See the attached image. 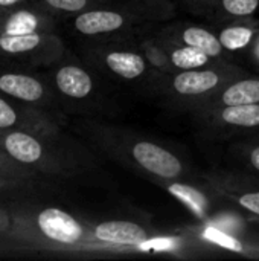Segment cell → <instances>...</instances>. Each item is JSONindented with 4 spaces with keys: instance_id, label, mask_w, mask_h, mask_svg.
<instances>
[{
    "instance_id": "7a4b0ae2",
    "label": "cell",
    "mask_w": 259,
    "mask_h": 261,
    "mask_svg": "<svg viewBox=\"0 0 259 261\" xmlns=\"http://www.w3.org/2000/svg\"><path fill=\"white\" fill-rule=\"evenodd\" d=\"M37 226L46 239L63 246H76L82 242H90V243L107 246L113 252H124L121 248L114 245L98 242L93 236L89 237L85 228L73 216H70L69 213L60 208L43 210L37 217Z\"/></svg>"
},
{
    "instance_id": "cb8c5ba5",
    "label": "cell",
    "mask_w": 259,
    "mask_h": 261,
    "mask_svg": "<svg viewBox=\"0 0 259 261\" xmlns=\"http://www.w3.org/2000/svg\"><path fill=\"white\" fill-rule=\"evenodd\" d=\"M250 58L253 60V63L256 66H259V31L256 37H255V40H253V43H252V46H250Z\"/></svg>"
},
{
    "instance_id": "8fae6325",
    "label": "cell",
    "mask_w": 259,
    "mask_h": 261,
    "mask_svg": "<svg viewBox=\"0 0 259 261\" xmlns=\"http://www.w3.org/2000/svg\"><path fill=\"white\" fill-rule=\"evenodd\" d=\"M174 43L197 47V49L203 50L205 54H208L209 57H212L214 60L223 58L226 54V49L221 46L217 34H214L212 31H209L206 28L195 26V24L180 26V29L176 31Z\"/></svg>"
},
{
    "instance_id": "52a82bcc",
    "label": "cell",
    "mask_w": 259,
    "mask_h": 261,
    "mask_svg": "<svg viewBox=\"0 0 259 261\" xmlns=\"http://www.w3.org/2000/svg\"><path fill=\"white\" fill-rule=\"evenodd\" d=\"M202 116L211 119L218 127L231 128H259V102L218 107Z\"/></svg>"
},
{
    "instance_id": "7c38bea8",
    "label": "cell",
    "mask_w": 259,
    "mask_h": 261,
    "mask_svg": "<svg viewBox=\"0 0 259 261\" xmlns=\"http://www.w3.org/2000/svg\"><path fill=\"white\" fill-rule=\"evenodd\" d=\"M55 83L58 90L75 99L87 98L93 92V80L92 76L79 66L67 64L63 66L55 76Z\"/></svg>"
},
{
    "instance_id": "ffe728a7",
    "label": "cell",
    "mask_w": 259,
    "mask_h": 261,
    "mask_svg": "<svg viewBox=\"0 0 259 261\" xmlns=\"http://www.w3.org/2000/svg\"><path fill=\"white\" fill-rule=\"evenodd\" d=\"M203 237L208 242H211V243H214L217 246H221L223 249L238 252V254H244V255L249 254V249H247V246H244L243 242H240L238 239H235V237H232V236H229V234H226V232H223L220 229H215V228H211V226L205 228Z\"/></svg>"
},
{
    "instance_id": "44dd1931",
    "label": "cell",
    "mask_w": 259,
    "mask_h": 261,
    "mask_svg": "<svg viewBox=\"0 0 259 261\" xmlns=\"http://www.w3.org/2000/svg\"><path fill=\"white\" fill-rule=\"evenodd\" d=\"M44 2L53 9L63 12H75V14L85 11L90 5V0H44Z\"/></svg>"
},
{
    "instance_id": "9a60e30c",
    "label": "cell",
    "mask_w": 259,
    "mask_h": 261,
    "mask_svg": "<svg viewBox=\"0 0 259 261\" xmlns=\"http://www.w3.org/2000/svg\"><path fill=\"white\" fill-rule=\"evenodd\" d=\"M160 43L166 49V54L174 67V72L202 69V67L214 64V58L197 47L179 44V43H172V41H160Z\"/></svg>"
},
{
    "instance_id": "277c9868",
    "label": "cell",
    "mask_w": 259,
    "mask_h": 261,
    "mask_svg": "<svg viewBox=\"0 0 259 261\" xmlns=\"http://www.w3.org/2000/svg\"><path fill=\"white\" fill-rule=\"evenodd\" d=\"M140 21L136 15L125 9H85L78 12L73 20L75 29L89 37L95 35H108L116 32H125L133 28L134 23Z\"/></svg>"
},
{
    "instance_id": "ba28073f",
    "label": "cell",
    "mask_w": 259,
    "mask_h": 261,
    "mask_svg": "<svg viewBox=\"0 0 259 261\" xmlns=\"http://www.w3.org/2000/svg\"><path fill=\"white\" fill-rule=\"evenodd\" d=\"M104 64L116 76L133 81L147 72L150 63L136 50H107L104 54Z\"/></svg>"
},
{
    "instance_id": "4316f807",
    "label": "cell",
    "mask_w": 259,
    "mask_h": 261,
    "mask_svg": "<svg viewBox=\"0 0 259 261\" xmlns=\"http://www.w3.org/2000/svg\"><path fill=\"white\" fill-rule=\"evenodd\" d=\"M0 187H2V184H0Z\"/></svg>"
},
{
    "instance_id": "6da1fadb",
    "label": "cell",
    "mask_w": 259,
    "mask_h": 261,
    "mask_svg": "<svg viewBox=\"0 0 259 261\" xmlns=\"http://www.w3.org/2000/svg\"><path fill=\"white\" fill-rule=\"evenodd\" d=\"M244 72L235 66L212 64L202 69L177 70L171 73L168 80V93L185 99L191 104V109L217 93L229 81L243 76Z\"/></svg>"
},
{
    "instance_id": "d6986e66",
    "label": "cell",
    "mask_w": 259,
    "mask_h": 261,
    "mask_svg": "<svg viewBox=\"0 0 259 261\" xmlns=\"http://www.w3.org/2000/svg\"><path fill=\"white\" fill-rule=\"evenodd\" d=\"M43 41V35L38 32L24 34V35H0V50L6 54H23L37 49Z\"/></svg>"
},
{
    "instance_id": "5bb4252c",
    "label": "cell",
    "mask_w": 259,
    "mask_h": 261,
    "mask_svg": "<svg viewBox=\"0 0 259 261\" xmlns=\"http://www.w3.org/2000/svg\"><path fill=\"white\" fill-rule=\"evenodd\" d=\"M0 90L6 95L27 102H37L44 96L43 84L34 76L21 73L0 75Z\"/></svg>"
},
{
    "instance_id": "ac0fdd59",
    "label": "cell",
    "mask_w": 259,
    "mask_h": 261,
    "mask_svg": "<svg viewBox=\"0 0 259 261\" xmlns=\"http://www.w3.org/2000/svg\"><path fill=\"white\" fill-rule=\"evenodd\" d=\"M41 21L40 17L31 11H18L12 15L8 17V20L3 24V32L8 35H24V34H32L37 32L40 28Z\"/></svg>"
},
{
    "instance_id": "e0dca14e",
    "label": "cell",
    "mask_w": 259,
    "mask_h": 261,
    "mask_svg": "<svg viewBox=\"0 0 259 261\" xmlns=\"http://www.w3.org/2000/svg\"><path fill=\"white\" fill-rule=\"evenodd\" d=\"M208 8L215 20L234 21L252 18L259 9V0H211Z\"/></svg>"
},
{
    "instance_id": "3957f363",
    "label": "cell",
    "mask_w": 259,
    "mask_h": 261,
    "mask_svg": "<svg viewBox=\"0 0 259 261\" xmlns=\"http://www.w3.org/2000/svg\"><path fill=\"white\" fill-rule=\"evenodd\" d=\"M128 153L139 168L162 182L177 180L185 174L183 162L172 151L154 142L137 141L130 147Z\"/></svg>"
},
{
    "instance_id": "7402d4cb",
    "label": "cell",
    "mask_w": 259,
    "mask_h": 261,
    "mask_svg": "<svg viewBox=\"0 0 259 261\" xmlns=\"http://www.w3.org/2000/svg\"><path fill=\"white\" fill-rule=\"evenodd\" d=\"M17 113L15 110L0 98V128H8L17 124Z\"/></svg>"
},
{
    "instance_id": "4fadbf2b",
    "label": "cell",
    "mask_w": 259,
    "mask_h": 261,
    "mask_svg": "<svg viewBox=\"0 0 259 261\" xmlns=\"http://www.w3.org/2000/svg\"><path fill=\"white\" fill-rule=\"evenodd\" d=\"M163 185H165L166 191L172 197H176L179 202H182L197 219L205 220L209 216L211 202H209V197L202 190H198L189 184L179 182V179L163 182Z\"/></svg>"
},
{
    "instance_id": "9c48e42d",
    "label": "cell",
    "mask_w": 259,
    "mask_h": 261,
    "mask_svg": "<svg viewBox=\"0 0 259 261\" xmlns=\"http://www.w3.org/2000/svg\"><path fill=\"white\" fill-rule=\"evenodd\" d=\"M259 31V21L253 18L234 20L232 23L223 26L217 37L226 52H241L250 49Z\"/></svg>"
},
{
    "instance_id": "d4e9b609",
    "label": "cell",
    "mask_w": 259,
    "mask_h": 261,
    "mask_svg": "<svg viewBox=\"0 0 259 261\" xmlns=\"http://www.w3.org/2000/svg\"><path fill=\"white\" fill-rule=\"evenodd\" d=\"M18 2L21 0H0V6H12V5H17Z\"/></svg>"
},
{
    "instance_id": "484cf974",
    "label": "cell",
    "mask_w": 259,
    "mask_h": 261,
    "mask_svg": "<svg viewBox=\"0 0 259 261\" xmlns=\"http://www.w3.org/2000/svg\"><path fill=\"white\" fill-rule=\"evenodd\" d=\"M188 2H191V3H197V5L206 3V6H209V3H211V0H188Z\"/></svg>"
},
{
    "instance_id": "8992f818",
    "label": "cell",
    "mask_w": 259,
    "mask_h": 261,
    "mask_svg": "<svg viewBox=\"0 0 259 261\" xmlns=\"http://www.w3.org/2000/svg\"><path fill=\"white\" fill-rule=\"evenodd\" d=\"M259 102V76H238L229 81L217 93L195 106L192 110L197 115L208 113L218 107L256 104Z\"/></svg>"
},
{
    "instance_id": "2e32d148",
    "label": "cell",
    "mask_w": 259,
    "mask_h": 261,
    "mask_svg": "<svg viewBox=\"0 0 259 261\" xmlns=\"http://www.w3.org/2000/svg\"><path fill=\"white\" fill-rule=\"evenodd\" d=\"M5 150L18 162L35 164L43 158L41 144L31 135L23 132H12L5 136Z\"/></svg>"
},
{
    "instance_id": "603a6c76",
    "label": "cell",
    "mask_w": 259,
    "mask_h": 261,
    "mask_svg": "<svg viewBox=\"0 0 259 261\" xmlns=\"http://www.w3.org/2000/svg\"><path fill=\"white\" fill-rule=\"evenodd\" d=\"M244 158L247 161V165L259 173V145H253L244 150Z\"/></svg>"
},
{
    "instance_id": "30bf717a",
    "label": "cell",
    "mask_w": 259,
    "mask_h": 261,
    "mask_svg": "<svg viewBox=\"0 0 259 261\" xmlns=\"http://www.w3.org/2000/svg\"><path fill=\"white\" fill-rule=\"evenodd\" d=\"M212 185L232 202H235L244 211L259 217V185H243V182L235 180L232 177L215 176L212 179Z\"/></svg>"
},
{
    "instance_id": "5b68a950",
    "label": "cell",
    "mask_w": 259,
    "mask_h": 261,
    "mask_svg": "<svg viewBox=\"0 0 259 261\" xmlns=\"http://www.w3.org/2000/svg\"><path fill=\"white\" fill-rule=\"evenodd\" d=\"M93 236L98 242L114 245L124 252L147 251L151 237L145 228L130 220H108L93 226Z\"/></svg>"
}]
</instances>
